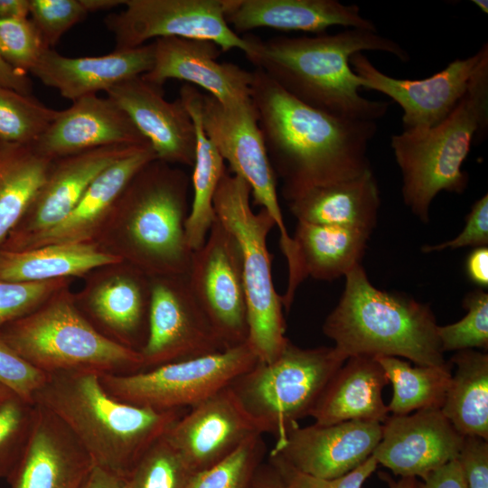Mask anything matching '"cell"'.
Instances as JSON below:
<instances>
[{
    "mask_svg": "<svg viewBox=\"0 0 488 488\" xmlns=\"http://www.w3.org/2000/svg\"><path fill=\"white\" fill-rule=\"evenodd\" d=\"M48 374L18 354L0 335V384L19 398L34 404Z\"/></svg>",
    "mask_w": 488,
    "mask_h": 488,
    "instance_id": "obj_44",
    "label": "cell"
},
{
    "mask_svg": "<svg viewBox=\"0 0 488 488\" xmlns=\"http://www.w3.org/2000/svg\"><path fill=\"white\" fill-rule=\"evenodd\" d=\"M126 8L108 14L105 24L113 33L116 49L142 46L147 40L178 37L210 41L222 52L250 46L228 24L224 0H125Z\"/></svg>",
    "mask_w": 488,
    "mask_h": 488,
    "instance_id": "obj_12",
    "label": "cell"
},
{
    "mask_svg": "<svg viewBox=\"0 0 488 488\" xmlns=\"http://www.w3.org/2000/svg\"><path fill=\"white\" fill-rule=\"evenodd\" d=\"M488 244V194L485 193L472 205L465 219L464 230L455 239L436 244L425 246L424 252L441 251L446 249L463 247H487Z\"/></svg>",
    "mask_w": 488,
    "mask_h": 488,
    "instance_id": "obj_46",
    "label": "cell"
},
{
    "mask_svg": "<svg viewBox=\"0 0 488 488\" xmlns=\"http://www.w3.org/2000/svg\"><path fill=\"white\" fill-rule=\"evenodd\" d=\"M457 459L466 488H488V440L465 436Z\"/></svg>",
    "mask_w": 488,
    "mask_h": 488,
    "instance_id": "obj_47",
    "label": "cell"
},
{
    "mask_svg": "<svg viewBox=\"0 0 488 488\" xmlns=\"http://www.w3.org/2000/svg\"><path fill=\"white\" fill-rule=\"evenodd\" d=\"M361 87L384 94L402 109L403 131L424 130L443 121L458 105L474 78L488 66V44L473 55L455 59L443 70L421 80L397 79L376 68L366 55L350 59Z\"/></svg>",
    "mask_w": 488,
    "mask_h": 488,
    "instance_id": "obj_15",
    "label": "cell"
},
{
    "mask_svg": "<svg viewBox=\"0 0 488 488\" xmlns=\"http://www.w3.org/2000/svg\"><path fill=\"white\" fill-rule=\"evenodd\" d=\"M2 338L46 374H131L144 371L139 352L99 333L79 311L70 286L29 314L0 327Z\"/></svg>",
    "mask_w": 488,
    "mask_h": 488,
    "instance_id": "obj_7",
    "label": "cell"
},
{
    "mask_svg": "<svg viewBox=\"0 0 488 488\" xmlns=\"http://www.w3.org/2000/svg\"><path fill=\"white\" fill-rule=\"evenodd\" d=\"M268 462V461H267ZM254 488H286L285 484L271 464L261 465L254 483Z\"/></svg>",
    "mask_w": 488,
    "mask_h": 488,
    "instance_id": "obj_53",
    "label": "cell"
},
{
    "mask_svg": "<svg viewBox=\"0 0 488 488\" xmlns=\"http://www.w3.org/2000/svg\"><path fill=\"white\" fill-rule=\"evenodd\" d=\"M268 463L277 470L286 488H362L379 465L371 455L350 473L333 479H324L301 473L279 457L269 454Z\"/></svg>",
    "mask_w": 488,
    "mask_h": 488,
    "instance_id": "obj_45",
    "label": "cell"
},
{
    "mask_svg": "<svg viewBox=\"0 0 488 488\" xmlns=\"http://www.w3.org/2000/svg\"><path fill=\"white\" fill-rule=\"evenodd\" d=\"M81 3L89 14L90 12L110 10L119 5H124L125 0H81Z\"/></svg>",
    "mask_w": 488,
    "mask_h": 488,
    "instance_id": "obj_54",
    "label": "cell"
},
{
    "mask_svg": "<svg viewBox=\"0 0 488 488\" xmlns=\"http://www.w3.org/2000/svg\"><path fill=\"white\" fill-rule=\"evenodd\" d=\"M48 49L31 19L0 21V54L14 70L28 74Z\"/></svg>",
    "mask_w": 488,
    "mask_h": 488,
    "instance_id": "obj_41",
    "label": "cell"
},
{
    "mask_svg": "<svg viewBox=\"0 0 488 488\" xmlns=\"http://www.w3.org/2000/svg\"><path fill=\"white\" fill-rule=\"evenodd\" d=\"M140 147L106 146L52 160L28 209L0 249L16 250L27 239L61 223L101 172Z\"/></svg>",
    "mask_w": 488,
    "mask_h": 488,
    "instance_id": "obj_18",
    "label": "cell"
},
{
    "mask_svg": "<svg viewBox=\"0 0 488 488\" xmlns=\"http://www.w3.org/2000/svg\"><path fill=\"white\" fill-rule=\"evenodd\" d=\"M346 360L334 347L304 349L288 340L277 359L258 361L230 388L259 432L277 440L311 415Z\"/></svg>",
    "mask_w": 488,
    "mask_h": 488,
    "instance_id": "obj_9",
    "label": "cell"
},
{
    "mask_svg": "<svg viewBox=\"0 0 488 488\" xmlns=\"http://www.w3.org/2000/svg\"><path fill=\"white\" fill-rule=\"evenodd\" d=\"M14 395L10 389L0 384V405Z\"/></svg>",
    "mask_w": 488,
    "mask_h": 488,
    "instance_id": "obj_56",
    "label": "cell"
},
{
    "mask_svg": "<svg viewBox=\"0 0 488 488\" xmlns=\"http://www.w3.org/2000/svg\"><path fill=\"white\" fill-rule=\"evenodd\" d=\"M155 159L150 145L119 158L96 177L61 223L27 239L16 250L60 243H94L127 183Z\"/></svg>",
    "mask_w": 488,
    "mask_h": 488,
    "instance_id": "obj_27",
    "label": "cell"
},
{
    "mask_svg": "<svg viewBox=\"0 0 488 488\" xmlns=\"http://www.w3.org/2000/svg\"><path fill=\"white\" fill-rule=\"evenodd\" d=\"M30 0H0V21L28 18Z\"/></svg>",
    "mask_w": 488,
    "mask_h": 488,
    "instance_id": "obj_52",
    "label": "cell"
},
{
    "mask_svg": "<svg viewBox=\"0 0 488 488\" xmlns=\"http://www.w3.org/2000/svg\"><path fill=\"white\" fill-rule=\"evenodd\" d=\"M73 292L81 314L103 335L140 352L148 335L151 277L123 260L89 271Z\"/></svg>",
    "mask_w": 488,
    "mask_h": 488,
    "instance_id": "obj_16",
    "label": "cell"
},
{
    "mask_svg": "<svg viewBox=\"0 0 488 488\" xmlns=\"http://www.w3.org/2000/svg\"><path fill=\"white\" fill-rule=\"evenodd\" d=\"M192 474L164 436L136 462L125 483L127 488H188Z\"/></svg>",
    "mask_w": 488,
    "mask_h": 488,
    "instance_id": "obj_38",
    "label": "cell"
},
{
    "mask_svg": "<svg viewBox=\"0 0 488 488\" xmlns=\"http://www.w3.org/2000/svg\"><path fill=\"white\" fill-rule=\"evenodd\" d=\"M297 221L371 232L380 205L371 169L346 180L312 187L287 202Z\"/></svg>",
    "mask_w": 488,
    "mask_h": 488,
    "instance_id": "obj_29",
    "label": "cell"
},
{
    "mask_svg": "<svg viewBox=\"0 0 488 488\" xmlns=\"http://www.w3.org/2000/svg\"><path fill=\"white\" fill-rule=\"evenodd\" d=\"M266 452L263 435H255L221 463L192 474L188 488H254Z\"/></svg>",
    "mask_w": 488,
    "mask_h": 488,
    "instance_id": "obj_37",
    "label": "cell"
},
{
    "mask_svg": "<svg viewBox=\"0 0 488 488\" xmlns=\"http://www.w3.org/2000/svg\"><path fill=\"white\" fill-rule=\"evenodd\" d=\"M150 145L127 114L110 98L82 97L64 110L33 144L41 155L54 160L106 146Z\"/></svg>",
    "mask_w": 488,
    "mask_h": 488,
    "instance_id": "obj_22",
    "label": "cell"
},
{
    "mask_svg": "<svg viewBox=\"0 0 488 488\" xmlns=\"http://www.w3.org/2000/svg\"><path fill=\"white\" fill-rule=\"evenodd\" d=\"M463 306L467 314L460 321L437 327L443 352L488 348V294L483 289L468 293Z\"/></svg>",
    "mask_w": 488,
    "mask_h": 488,
    "instance_id": "obj_39",
    "label": "cell"
},
{
    "mask_svg": "<svg viewBox=\"0 0 488 488\" xmlns=\"http://www.w3.org/2000/svg\"><path fill=\"white\" fill-rule=\"evenodd\" d=\"M379 477L386 483L389 488H417L418 480L415 477H400V479L395 480L384 472H380Z\"/></svg>",
    "mask_w": 488,
    "mask_h": 488,
    "instance_id": "obj_55",
    "label": "cell"
},
{
    "mask_svg": "<svg viewBox=\"0 0 488 488\" xmlns=\"http://www.w3.org/2000/svg\"><path fill=\"white\" fill-rule=\"evenodd\" d=\"M258 361L244 344L131 374H99L105 390L127 404L166 411L190 408L230 386Z\"/></svg>",
    "mask_w": 488,
    "mask_h": 488,
    "instance_id": "obj_10",
    "label": "cell"
},
{
    "mask_svg": "<svg viewBox=\"0 0 488 488\" xmlns=\"http://www.w3.org/2000/svg\"><path fill=\"white\" fill-rule=\"evenodd\" d=\"M154 63L141 77L163 87L171 79L198 86L220 103L231 106L251 99L252 71L231 62H219L222 52L212 42L178 37L154 42Z\"/></svg>",
    "mask_w": 488,
    "mask_h": 488,
    "instance_id": "obj_21",
    "label": "cell"
},
{
    "mask_svg": "<svg viewBox=\"0 0 488 488\" xmlns=\"http://www.w3.org/2000/svg\"><path fill=\"white\" fill-rule=\"evenodd\" d=\"M200 117L206 136L233 174L250 187L255 204L266 210L279 230V245L286 260L295 255V243L280 209L277 176L267 156L256 107L249 101L227 106L200 92Z\"/></svg>",
    "mask_w": 488,
    "mask_h": 488,
    "instance_id": "obj_11",
    "label": "cell"
},
{
    "mask_svg": "<svg viewBox=\"0 0 488 488\" xmlns=\"http://www.w3.org/2000/svg\"><path fill=\"white\" fill-rule=\"evenodd\" d=\"M251 190L240 176L227 169L213 197L216 218L237 239L242 261L249 339L258 361L270 362L284 350L285 335L281 296L277 292L271 270L267 236L276 224L267 211L251 207Z\"/></svg>",
    "mask_w": 488,
    "mask_h": 488,
    "instance_id": "obj_8",
    "label": "cell"
},
{
    "mask_svg": "<svg viewBox=\"0 0 488 488\" xmlns=\"http://www.w3.org/2000/svg\"><path fill=\"white\" fill-rule=\"evenodd\" d=\"M389 379L374 357L348 358L324 388L310 417L319 425L362 420L383 423L389 417L383 388Z\"/></svg>",
    "mask_w": 488,
    "mask_h": 488,
    "instance_id": "obj_28",
    "label": "cell"
},
{
    "mask_svg": "<svg viewBox=\"0 0 488 488\" xmlns=\"http://www.w3.org/2000/svg\"><path fill=\"white\" fill-rule=\"evenodd\" d=\"M466 274L471 281L482 287L488 286V248L479 247L468 255Z\"/></svg>",
    "mask_w": 488,
    "mask_h": 488,
    "instance_id": "obj_49",
    "label": "cell"
},
{
    "mask_svg": "<svg viewBox=\"0 0 488 488\" xmlns=\"http://www.w3.org/2000/svg\"><path fill=\"white\" fill-rule=\"evenodd\" d=\"M488 128V66L474 78L455 108L424 130L392 135L390 146L402 175V197L421 221L441 192L463 193L469 176L462 168L472 145Z\"/></svg>",
    "mask_w": 488,
    "mask_h": 488,
    "instance_id": "obj_6",
    "label": "cell"
},
{
    "mask_svg": "<svg viewBox=\"0 0 488 488\" xmlns=\"http://www.w3.org/2000/svg\"><path fill=\"white\" fill-rule=\"evenodd\" d=\"M52 161L33 145L0 141V247L28 209Z\"/></svg>",
    "mask_w": 488,
    "mask_h": 488,
    "instance_id": "obj_34",
    "label": "cell"
},
{
    "mask_svg": "<svg viewBox=\"0 0 488 488\" xmlns=\"http://www.w3.org/2000/svg\"><path fill=\"white\" fill-rule=\"evenodd\" d=\"M154 63V43L117 50L95 57L70 58L52 49L44 52L31 73L65 99L108 91L114 86L147 73Z\"/></svg>",
    "mask_w": 488,
    "mask_h": 488,
    "instance_id": "obj_25",
    "label": "cell"
},
{
    "mask_svg": "<svg viewBox=\"0 0 488 488\" xmlns=\"http://www.w3.org/2000/svg\"><path fill=\"white\" fill-rule=\"evenodd\" d=\"M34 402L65 425L96 466L124 479L185 413L121 402L105 390L94 372L48 374Z\"/></svg>",
    "mask_w": 488,
    "mask_h": 488,
    "instance_id": "obj_4",
    "label": "cell"
},
{
    "mask_svg": "<svg viewBox=\"0 0 488 488\" xmlns=\"http://www.w3.org/2000/svg\"><path fill=\"white\" fill-rule=\"evenodd\" d=\"M87 14L81 0H30L31 20L51 49Z\"/></svg>",
    "mask_w": 488,
    "mask_h": 488,
    "instance_id": "obj_43",
    "label": "cell"
},
{
    "mask_svg": "<svg viewBox=\"0 0 488 488\" xmlns=\"http://www.w3.org/2000/svg\"><path fill=\"white\" fill-rule=\"evenodd\" d=\"M464 440L440 408H425L388 417L371 455L395 475L424 481L458 457Z\"/></svg>",
    "mask_w": 488,
    "mask_h": 488,
    "instance_id": "obj_20",
    "label": "cell"
},
{
    "mask_svg": "<svg viewBox=\"0 0 488 488\" xmlns=\"http://www.w3.org/2000/svg\"><path fill=\"white\" fill-rule=\"evenodd\" d=\"M81 488H127L125 479L94 466Z\"/></svg>",
    "mask_w": 488,
    "mask_h": 488,
    "instance_id": "obj_51",
    "label": "cell"
},
{
    "mask_svg": "<svg viewBox=\"0 0 488 488\" xmlns=\"http://www.w3.org/2000/svg\"><path fill=\"white\" fill-rule=\"evenodd\" d=\"M190 184L181 168L158 159L147 163L122 192L94 243L151 277L188 275Z\"/></svg>",
    "mask_w": 488,
    "mask_h": 488,
    "instance_id": "obj_3",
    "label": "cell"
},
{
    "mask_svg": "<svg viewBox=\"0 0 488 488\" xmlns=\"http://www.w3.org/2000/svg\"><path fill=\"white\" fill-rule=\"evenodd\" d=\"M343 295L323 324L346 359L393 356L416 365L444 366L436 317L428 305L378 289L361 265L345 277Z\"/></svg>",
    "mask_w": 488,
    "mask_h": 488,
    "instance_id": "obj_5",
    "label": "cell"
},
{
    "mask_svg": "<svg viewBox=\"0 0 488 488\" xmlns=\"http://www.w3.org/2000/svg\"><path fill=\"white\" fill-rule=\"evenodd\" d=\"M190 286L226 348L249 339L241 252L235 237L216 218L202 247L192 252Z\"/></svg>",
    "mask_w": 488,
    "mask_h": 488,
    "instance_id": "obj_14",
    "label": "cell"
},
{
    "mask_svg": "<svg viewBox=\"0 0 488 488\" xmlns=\"http://www.w3.org/2000/svg\"><path fill=\"white\" fill-rule=\"evenodd\" d=\"M74 278L42 282L0 280V327L37 309L57 291L70 286Z\"/></svg>",
    "mask_w": 488,
    "mask_h": 488,
    "instance_id": "obj_42",
    "label": "cell"
},
{
    "mask_svg": "<svg viewBox=\"0 0 488 488\" xmlns=\"http://www.w3.org/2000/svg\"><path fill=\"white\" fill-rule=\"evenodd\" d=\"M94 466L65 425L35 403L29 440L6 480L10 488H81Z\"/></svg>",
    "mask_w": 488,
    "mask_h": 488,
    "instance_id": "obj_23",
    "label": "cell"
},
{
    "mask_svg": "<svg viewBox=\"0 0 488 488\" xmlns=\"http://www.w3.org/2000/svg\"><path fill=\"white\" fill-rule=\"evenodd\" d=\"M380 438L381 423L374 421L297 425L276 440L268 454L301 473L333 479L364 463Z\"/></svg>",
    "mask_w": 488,
    "mask_h": 488,
    "instance_id": "obj_17",
    "label": "cell"
},
{
    "mask_svg": "<svg viewBox=\"0 0 488 488\" xmlns=\"http://www.w3.org/2000/svg\"><path fill=\"white\" fill-rule=\"evenodd\" d=\"M107 95L127 114L146 138L156 159L172 165L193 166L195 127L179 98L173 102L166 100L163 87L152 84L141 76L114 86Z\"/></svg>",
    "mask_w": 488,
    "mask_h": 488,
    "instance_id": "obj_24",
    "label": "cell"
},
{
    "mask_svg": "<svg viewBox=\"0 0 488 488\" xmlns=\"http://www.w3.org/2000/svg\"><path fill=\"white\" fill-rule=\"evenodd\" d=\"M35 403L14 395L0 405V478H7L29 440Z\"/></svg>",
    "mask_w": 488,
    "mask_h": 488,
    "instance_id": "obj_40",
    "label": "cell"
},
{
    "mask_svg": "<svg viewBox=\"0 0 488 488\" xmlns=\"http://www.w3.org/2000/svg\"><path fill=\"white\" fill-rule=\"evenodd\" d=\"M224 14L232 30L257 28L325 33L333 26L377 31L355 4L337 0H224Z\"/></svg>",
    "mask_w": 488,
    "mask_h": 488,
    "instance_id": "obj_26",
    "label": "cell"
},
{
    "mask_svg": "<svg viewBox=\"0 0 488 488\" xmlns=\"http://www.w3.org/2000/svg\"><path fill=\"white\" fill-rule=\"evenodd\" d=\"M244 35L250 46L246 57L256 69L301 102L348 119L377 122L389 105L361 95L362 81L351 67L352 55L378 51L403 62L409 60L405 49L377 31L349 28L334 34L265 41L250 33Z\"/></svg>",
    "mask_w": 488,
    "mask_h": 488,
    "instance_id": "obj_2",
    "label": "cell"
},
{
    "mask_svg": "<svg viewBox=\"0 0 488 488\" xmlns=\"http://www.w3.org/2000/svg\"><path fill=\"white\" fill-rule=\"evenodd\" d=\"M417 488H466L458 459H454L417 482Z\"/></svg>",
    "mask_w": 488,
    "mask_h": 488,
    "instance_id": "obj_48",
    "label": "cell"
},
{
    "mask_svg": "<svg viewBox=\"0 0 488 488\" xmlns=\"http://www.w3.org/2000/svg\"><path fill=\"white\" fill-rule=\"evenodd\" d=\"M472 3H474V5H475L483 13H488L487 0H473Z\"/></svg>",
    "mask_w": 488,
    "mask_h": 488,
    "instance_id": "obj_57",
    "label": "cell"
},
{
    "mask_svg": "<svg viewBox=\"0 0 488 488\" xmlns=\"http://www.w3.org/2000/svg\"><path fill=\"white\" fill-rule=\"evenodd\" d=\"M370 231L297 221L292 237L300 273L305 280L332 281L345 277L361 259Z\"/></svg>",
    "mask_w": 488,
    "mask_h": 488,
    "instance_id": "obj_30",
    "label": "cell"
},
{
    "mask_svg": "<svg viewBox=\"0 0 488 488\" xmlns=\"http://www.w3.org/2000/svg\"><path fill=\"white\" fill-rule=\"evenodd\" d=\"M200 92L194 86L184 84L179 99L189 112L196 133V150L192 185L193 196L185 222V236L194 251L203 245L216 215L213 197L227 168L216 146L206 136L200 117Z\"/></svg>",
    "mask_w": 488,
    "mask_h": 488,
    "instance_id": "obj_32",
    "label": "cell"
},
{
    "mask_svg": "<svg viewBox=\"0 0 488 488\" xmlns=\"http://www.w3.org/2000/svg\"><path fill=\"white\" fill-rule=\"evenodd\" d=\"M148 335L139 352L144 371L225 349L190 286L187 275L151 277Z\"/></svg>",
    "mask_w": 488,
    "mask_h": 488,
    "instance_id": "obj_13",
    "label": "cell"
},
{
    "mask_svg": "<svg viewBox=\"0 0 488 488\" xmlns=\"http://www.w3.org/2000/svg\"><path fill=\"white\" fill-rule=\"evenodd\" d=\"M0 86L27 95H32L33 92V82L28 74L14 70L3 59L1 54Z\"/></svg>",
    "mask_w": 488,
    "mask_h": 488,
    "instance_id": "obj_50",
    "label": "cell"
},
{
    "mask_svg": "<svg viewBox=\"0 0 488 488\" xmlns=\"http://www.w3.org/2000/svg\"><path fill=\"white\" fill-rule=\"evenodd\" d=\"M118 260L95 243H60L24 250L0 249V280L42 282L83 278L94 268Z\"/></svg>",
    "mask_w": 488,
    "mask_h": 488,
    "instance_id": "obj_31",
    "label": "cell"
},
{
    "mask_svg": "<svg viewBox=\"0 0 488 488\" xmlns=\"http://www.w3.org/2000/svg\"><path fill=\"white\" fill-rule=\"evenodd\" d=\"M450 362L456 371L440 409L462 436L488 440V354L457 351Z\"/></svg>",
    "mask_w": 488,
    "mask_h": 488,
    "instance_id": "obj_33",
    "label": "cell"
},
{
    "mask_svg": "<svg viewBox=\"0 0 488 488\" xmlns=\"http://www.w3.org/2000/svg\"><path fill=\"white\" fill-rule=\"evenodd\" d=\"M258 434L262 435L228 386L185 411L165 437L195 474L221 463Z\"/></svg>",
    "mask_w": 488,
    "mask_h": 488,
    "instance_id": "obj_19",
    "label": "cell"
},
{
    "mask_svg": "<svg viewBox=\"0 0 488 488\" xmlns=\"http://www.w3.org/2000/svg\"><path fill=\"white\" fill-rule=\"evenodd\" d=\"M59 112L33 95L0 86V141L32 145Z\"/></svg>",
    "mask_w": 488,
    "mask_h": 488,
    "instance_id": "obj_36",
    "label": "cell"
},
{
    "mask_svg": "<svg viewBox=\"0 0 488 488\" xmlns=\"http://www.w3.org/2000/svg\"><path fill=\"white\" fill-rule=\"evenodd\" d=\"M393 388L388 405L392 415L425 408H441L452 377L450 361L444 366H411L393 356L376 358Z\"/></svg>",
    "mask_w": 488,
    "mask_h": 488,
    "instance_id": "obj_35",
    "label": "cell"
},
{
    "mask_svg": "<svg viewBox=\"0 0 488 488\" xmlns=\"http://www.w3.org/2000/svg\"><path fill=\"white\" fill-rule=\"evenodd\" d=\"M252 74L251 99L286 202L312 187L371 169L368 149L376 121L332 116L296 99L261 70Z\"/></svg>",
    "mask_w": 488,
    "mask_h": 488,
    "instance_id": "obj_1",
    "label": "cell"
}]
</instances>
